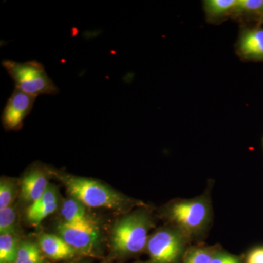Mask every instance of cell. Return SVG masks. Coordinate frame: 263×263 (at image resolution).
Segmentation results:
<instances>
[{
  "instance_id": "6da1fadb",
  "label": "cell",
  "mask_w": 263,
  "mask_h": 263,
  "mask_svg": "<svg viewBox=\"0 0 263 263\" xmlns=\"http://www.w3.org/2000/svg\"><path fill=\"white\" fill-rule=\"evenodd\" d=\"M51 173L61 181L70 197L86 208L127 213L132 208L144 205L143 202L129 198L96 180L55 171Z\"/></svg>"
},
{
  "instance_id": "7a4b0ae2",
  "label": "cell",
  "mask_w": 263,
  "mask_h": 263,
  "mask_svg": "<svg viewBox=\"0 0 263 263\" xmlns=\"http://www.w3.org/2000/svg\"><path fill=\"white\" fill-rule=\"evenodd\" d=\"M153 219L145 208L123 216L114 224L110 233V252L116 258H127L146 249Z\"/></svg>"
},
{
  "instance_id": "3957f363",
  "label": "cell",
  "mask_w": 263,
  "mask_h": 263,
  "mask_svg": "<svg viewBox=\"0 0 263 263\" xmlns=\"http://www.w3.org/2000/svg\"><path fill=\"white\" fill-rule=\"evenodd\" d=\"M164 214L189 239L196 238L209 229L212 219V205L207 196L179 200L170 203Z\"/></svg>"
},
{
  "instance_id": "277c9868",
  "label": "cell",
  "mask_w": 263,
  "mask_h": 263,
  "mask_svg": "<svg viewBox=\"0 0 263 263\" xmlns=\"http://www.w3.org/2000/svg\"><path fill=\"white\" fill-rule=\"evenodd\" d=\"M2 65L15 82V88L37 98L41 95L59 92L53 81L48 77L44 66L37 61L18 62L4 60Z\"/></svg>"
},
{
  "instance_id": "5b68a950",
  "label": "cell",
  "mask_w": 263,
  "mask_h": 263,
  "mask_svg": "<svg viewBox=\"0 0 263 263\" xmlns=\"http://www.w3.org/2000/svg\"><path fill=\"white\" fill-rule=\"evenodd\" d=\"M188 240L174 226L160 228L148 238L145 249L148 259L143 263H181Z\"/></svg>"
},
{
  "instance_id": "8992f818",
  "label": "cell",
  "mask_w": 263,
  "mask_h": 263,
  "mask_svg": "<svg viewBox=\"0 0 263 263\" xmlns=\"http://www.w3.org/2000/svg\"><path fill=\"white\" fill-rule=\"evenodd\" d=\"M57 235L77 252L89 257H97L100 243L98 228H82L60 222L57 226Z\"/></svg>"
},
{
  "instance_id": "52a82bcc",
  "label": "cell",
  "mask_w": 263,
  "mask_h": 263,
  "mask_svg": "<svg viewBox=\"0 0 263 263\" xmlns=\"http://www.w3.org/2000/svg\"><path fill=\"white\" fill-rule=\"evenodd\" d=\"M35 99L15 88L2 114V122L6 130L22 129L24 119L32 111Z\"/></svg>"
},
{
  "instance_id": "ba28073f",
  "label": "cell",
  "mask_w": 263,
  "mask_h": 263,
  "mask_svg": "<svg viewBox=\"0 0 263 263\" xmlns=\"http://www.w3.org/2000/svg\"><path fill=\"white\" fill-rule=\"evenodd\" d=\"M49 171L40 165H34L24 175L20 183L21 198L25 203H34L43 196L49 186Z\"/></svg>"
},
{
  "instance_id": "9c48e42d",
  "label": "cell",
  "mask_w": 263,
  "mask_h": 263,
  "mask_svg": "<svg viewBox=\"0 0 263 263\" xmlns=\"http://www.w3.org/2000/svg\"><path fill=\"white\" fill-rule=\"evenodd\" d=\"M58 207V192L55 186L49 185L43 196L27 208L26 219L31 226L37 227L56 212Z\"/></svg>"
},
{
  "instance_id": "30bf717a",
  "label": "cell",
  "mask_w": 263,
  "mask_h": 263,
  "mask_svg": "<svg viewBox=\"0 0 263 263\" xmlns=\"http://www.w3.org/2000/svg\"><path fill=\"white\" fill-rule=\"evenodd\" d=\"M60 215L62 219L61 222L67 226L98 228V223L89 215L84 204L71 197L62 202Z\"/></svg>"
},
{
  "instance_id": "8fae6325",
  "label": "cell",
  "mask_w": 263,
  "mask_h": 263,
  "mask_svg": "<svg viewBox=\"0 0 263 263\" xmlns=\"http://www.w3.org/2000/svg\"><path fill=\"white\" fill-rule=\"evenodd\" d=\"M37 243L45 257L51 260H68L74 258L78 254L77 252L58 235H41L39 237Z\"/></svg>"
},
{
  "instance_id": "7c38bea8",
  "label": "cell",
  "mask_w": 263,
  "mask_h": 263,
  "mask_svg": "<svg viewBox=\"0 0 263 263\" xmlns=\"http://www.w3.org/2000/svg\"><path fill=\"white\" fill-rule=\"evenodd\" d=\"M239 50L246 58L263 60V29H247L242 33Z\"/></svg>"
},
{
  "instance_id": "4fadbf2b",
  "label": "cell",
  "mask_w": 263,
  "mask_h": 263,
  "mask_svg": "<svg viewBox=\"0 0 263 263\" xmlns=\"http://www.w3.org/2000/svg\"><path fill=\"white\" fill-rule=\"evenodd\" d=\"M15 263H47L38 243L30 240L20 242Z\"/></svg>"
},
{
  "instance_id": "5bb4252c",
  "label": "cell",
  "mask_w": 263,
  "mask_h": 263,
  "mask_svg": "<svg viewBox=\"0 0 263 263\" xmlns=\"http://www.w3.org/2000/svg\"><path fill=\"white\" fill-rule=\"evenodd\" d=\"M19 245L16 235H0V263H15Z\"/></svg>"
},
{
  "instance_id": "9a60e30c",
  "label": "cell",
  "mask_w": 263,
  "mask_h": 263,
  "mask_svg": "<svg viewBox=\"0 0 263 263\" xmlns=\"http://www.w3.org/2000/svg\"><path fill=\"white\" fill-rule=\"evenodd\" d=\"M18 229V214L11 206L0 210V235H16Z\"/></svg>"
},
{
  "instance_id": "2e32d148",
  "label": "cell",
  "mask_w": 263,
  "mask_h": 263,
  "mask_svg": "<svg viewBox=\"0 0 263 263\" xmlns=\"http://www.w3.org/2000/svg\"><path fill=\"white\" fill-rule=\"evenodd\" d=\"M18 193V185L15 180L2 178L0 180V210L13 205Z\"/></svg>"
},
{
  "instance_id": "e0dca14e",
  "label": "cell",
  "mask_w": 263,
  "mask_h": 263,
  "mask_svg": "<svg viewBox=\"0 0 263 263\" xmlns=\"http://www.w3.org/2000/svg\"><path fill=\"white\" fill-rule=\"evenodd\" d=\"M216 251L209 247H194L186 251L183 263H211Z\"/></svg>"
},
{
  "instance_id": "ac0fdd59",
  "label": "cell",
  "mask_w": 263,
  "mask_h": 263,
  "mask_svg": "<svg viewBox=\"0 0 263 263\" xmlns=\"http://www.w3.org/2000/svg\"><path fill=\"white\" fill-rule=\"evenodd\" d=\"M237 0H209L205 2V9L210 16H220L234 9Z\"/></svg>"
},
{
  "instance_id": "d6986e66",
  "label": "cell",
  "mask_w": 263,
  "mask_h": 263,
  "mask_svg": "<svg viewBox=\"0 0 263 263\" xmlns=\"http://www.w3.org/2000/svg\"><path fill=\"white\" fill-rule=\"evenodd\" d=\"M263 10V0H238L234 7L236 13H251Z\"/></svg>"
},
{
  "instance_id": "ffe728a7",
  "label": "cell",
  "mask_w": 263,
  "mask_h": 263,
  "mask_svg": "<svg viewBox=\"0 0 263 263\" xmlns=\"http://www.w3.org/2000/svg\"><path fill=\"white\" fill-rule=\"evenodd\" d=\"M211 263H242L236 256L216 249Z\"/></svg>"
},
{
  "instance_id": "44dd1931",
  "label": "cell",
  "mask_w": 263,
  "mask_h": 263,
  "mask_svg": "<svg viewBox=\"0 0 263 263\" xmlns=\"http://www.w3.org/2000/svg\"><path fill=\"white\" fill-rule=\"evenodd\" d=\"M246 263H263V247H257L251 251Z\"/></svg>"
},
{
  "instance_id": "7402d4cb",
  "label": "cell",
  "mask_w": 263,
  "mask_h": 263,
  "mask_svg": "<svg viewBox=\"0 0 263 263\" xmlns=\"http://www.w3.org/2000/svg\"><path fill=\"white\" fill-rule=\"evenodd\" d=\"M84 263H85V262H84Z\"/></svg>"
}]
</instances>
